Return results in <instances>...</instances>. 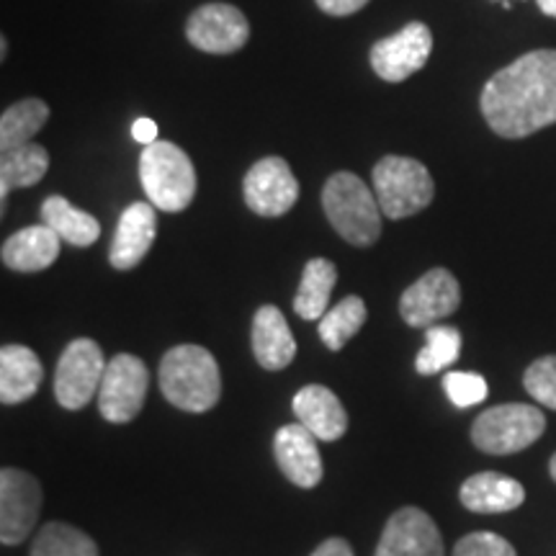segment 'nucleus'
Listing matches in <instances>:
<instances>
[{"label": "nucleus", "instance_id": "1", "mask_svg": "<svg viewBox=\"0 0 556 556\" xmlns=\"http://www.w3.org/2000/svg\"><path fill=\"white\" fill-rule=\"evenodd\" d=\"M479 106L490 129L505 139L552 127L556 124V50L528 52L492 75Z\"/></svg>", "mask_w": 556, "mask_h": 556}, {"label": "nucleus", "instance_id": "2", "mask_svg": "<svg viewBox=\"0 0 556 556\" xmlns=\"http://www.w3.org/2000/svg\"><path fill=\"white\" fill-rule=\"evenodd\" d=\"M160 389L184 413H208L222 397L217 358L201 345H176L160 361Z\"/></svg>", "mask_w": 556, "mask_h": 556}, {"label": "nucleus", "instance_id": "3", "mask_svg": "<svg viewBox=\"0 0 556 556\" xmlns=\"http://www.w3.org/2000/svg\"><path fill=\"white\" fill-rule=\"evenodd\" d=\"M323 208L330 225L345 242L368 248L381 235V206L377 193L353 173L340 170L328 178L323 191Z\"/></svg>", "mask_w": 556, "mask_h": 556}, {"label": "nucleus", "instance_id": "4", "mask_svg": "<svg viewBox=\"0 0 556 556\" xmlns=\"http://www.w3.org/2000/svg\"><path fill=\"white\" fill-rule=\"evenodd\" d=\"M139 180L150 204L160 212H184L197 197L191 157L173 142H152L139 155Z\"/></svg>", "mask_w": 556, "mask_h": 556}, {"label": "nucleus", "instance_id": "5", "mask_svg": "<svg viewBox=\"0 0 556 556\" xmlns=\"http://www.w3.org/2000/svg\"><path fill=\"white\" fill-rule=\"evenodd\" d=\"M374 193L389 219H405L433 201L435 186L422 163L413 157L387 155L374 168Z\"/></svg>", "mask_w": 556, "mask_h": 556}, {"label": "nucleus", "instance_id": "6", "mask_svg": "<svg viewBox=\"0 0 556 556\" xmlns=\"http://www.w3.org/2000/svg\"><path fill=\"white\" fill-rule=\"evenodd\" d=\"M546 430V415L533 405H497L484 409L471 426V443L492 456L518 454L536 443Z\"/></svg>", "mask_w": 556, "mask_h": 556}, {"label": "nucleus", "instance_id": "7", "mask_svg": "<svg viewBox=\"0 0 556 556\" xmlns=\"http://www.w3.org/2000/svg\"><path fill=\"white\" fill-rule=\"evenodd\" d=\"M106 358L101 345L90 338L73 340L58 361L54 374V397L65 409H83L99 394L103 374H106Z\"/></svg>", "mask_w": 556, "mask_h": 556}, {"label": "nucleus", "instance_id": "8", "mask_svg": "<svg viewBox=\"0 0 556 556\" xmlns=\"http://www.w3.org/2000/svg\"><path fill=\"white\" fill-rule=\"evenodd\" d=\"M150 389V371L142 358L119 353L109 361L99 389V409L109 422H131L142 413Z\"/></svg>", "mask_w": 556, "mask_h": 556}, {"label": "nucleus", "instance_id": "9", "mask_svg": "<svg viewBox=\"0 0 556 556\" xmlns=\"http://www.w3.org/2000/svg\"><path fill=\"white\" fill-rule=\"evenodd\" d=\"M41 510V486L29 471H0V541L5 546L24 544L31 536Z\"/></svg>", "mask_w": 556, "mask_h": 556}, {"label": "nucleus", "instance_id": "10", "mask_svg": "<svg viewBox=\"0 0 556 556\" xmlns=\"http://www.w3.org/2000/svg\"><path fill=\"white\" fill-rule=\"evenodd\" d=\"M462 304L456 276L446 268H433L420 276L400 299V315L409 328H430L454 315Z\"/></svg>", "mask_w": 556, "mask_h": 556}, {"label": "nucleus", "instance_id": "11", "mask_svg": "<svg viewBox=\"0 0 556 556\" xmlns=\"http://www.w3.org/2000/svg\"><path fill=\"white\" fill-rule=\"evenodd\" d=\"M242 197L258 217H281L299 199V180L283 157H263L242 180Z\"/></svg>", "mask_w": 556, "mask_h": 556}, {"label": "nucleus", "instance_id": "12", "mask_svg": "<svg viewBox=\"0 0 556 556\" xmlns=\"http://www.w3.org/2000/svg\"><path fill=\"white\" fill-rule=\"evenodd\" d=\"M430 50H433V34L426 24L413 21L405 29L371 47V67L381 80L402 83L426 67Z\"/></svg>", "mask_w": 556, "mask_h": 556}, {"label": "nucleus", "instance_id": "13", "mask_svg": "<svg viewBox=\"0 0 556 556\" xmlns=\"http://www.w3.org/2000/svg\"><path fill=\"white\" fill-rule=\"evenodd\" d=\"M186 37L197 50L232 54L248 45L250 24L245 13L229 3H206L191 13Z\"/></svg>", "mask_w": 556, "mask_h": 556}, {"label": "nucleus", "instance_id": "14", "mask_svg": "<svg viewBox=\"0 0 556 556\" xmlns=\"http://www.w3.org/2000/svg\"><path fill=\"white\" fill-rule=\"evenodd\" d=\"M374 556H446L435 520L420 507H402L387 520Z\"/></svg>", "mask_w": 556, "mask_h": 556}, {"label": "nucleus", "instance_id": "15", "mask_svg": "<svg viewBox=\"0 0 556 556\" xmlns=\"http://www.w3.org/2000/svg\"><path fill=\"white\" fill-rule=\"evenodd\" d=\"M276 464L291 484L312 490L323 482V456H319L317 438L302 422L283 426L274 438Z\"/></svg>", "mask_w": 556, "mask_h": 556}, {"label": "nucleus", "instance_id": "16", "mask_svg": "<svg viewBox=\"0 0 556 556\" xmlns=\"http://www.w3.org/2000/svg\"><path fill=\"white\" fill-rule=\"evenodd\" d=\"M157 238V217L155 206L135 201L122 212L119 225H116L114 240L109 248V261L116 270H131L142 263L150 253L152 242Z\"/></svg>", "mask_w": 556, "mask_h": 556}, {"label": "nucleus", "instance_id": "17", "mask_svg": "<svg viewBox=\"0 0 556 556\" xmlns=\"http://www.w3.org/2000/svg\"><path fill=\"white\" fill-rule=\"evenodd\" d=\"M294 407L296 422H302L317 441H338L345 435L348 430V415L343 402L336 397V392H330L323 384H309L299 389L294 394Z\"/></svg>", "mask_w": 556, "mask_h": 556}, {"label": "nucleus", "instance_id": "18", "mask_svg": "<svg viewBox=\"0 0 556 556\" xmlns=\"http://www.w3.org/2000/svg\"><path fill=\"white\" fill-rule=\"evenodd\" d=\"M60 235L50 225H31L18 229L3 242L0 258L3 266L18 274H37V270L50 268L60 255Z\"/></svg>", "mask_w": 556, "mask_h": 556}, {"label": "nucleus", "instance_id": "19", "mask_svg": "<svg viewBox=\"0 0 556 556\" xmlns=\"http://www.w3.org/2000/svg\"><path fill=\"white\" fill-rule=\"evenodd\" d=\"M462 505L479 516H497L523 505L526 490L518 479L500 475V471H479L462 484Z\"/></svg>", "mask_w": 556, "mask_h": 556}, {"label": "nucleus", "instance_id": "20", "mask_svg": "<svg viewBox=\"0 0 556 556\" xmlns=\"http://www.w3.org/2000/svg\"><path fill=\"white\" fill-rule=\"evenodd\" d=\"M253 356L266 371H281L296 356V343L287 317L274 304H266L253 317Z\"/></svg>", "mask_w": 556, "mask_h": 556}, {"label": "nucleus", "instance_id": "21", "mask_svg": "<svg viewBox=\"0 0 556 556\" xmlns=\"http://www.w3.org/2000/svg\"><path fill=\"white\" fill-rule=\"evenodd\" d=\"M45 366L37 353L26 345L0 348V402L18 405L39 392Z\"/></svg>", "mask_w": 556, "mask_h": 556}, {"label": "nucleus", "instance_id": "22", "mask_svg": "<svg viewBox=\"0 0 556 556\" xmlns=\"http://www.w3.org/2000/svg\"><path fill=\"white\" fill-rule=\"evenodd\" d=\"M41 222L50 225L62 242H70L75 248H88L101 238L99 219L80 212L65 197H50L41 204Z\"/></svg>", "mask_w": 556, "mask_h": 556}, {"label": "nucleus", "instance_id": "23", "mask_svg": "<svg viewBox=\"0 0 556 556\" xmlns=\"http://www.w3.org/2000/svg\"><path fill=\"white\" fill-rule=\"evenodd\" d=\"M338 283V268L328 258H312L304 266L302 283L294 296V309L302 319H323L328 312L330 294Z\"/></svg>", "mask_w": 556, "mask_h": 556}, {"label": "nucleus", "instance_id": "24", "mask_svg": "<svg viewBox=\"0 0 556 556\" xmlns=\"http://www.w3.org/2000/svg\"><path fill=\"white\" fill-rule=\"evenodd\" d=\"M50 168V155L39 144H24V148L3 152L0 157V201H9L13 189H29L45 178Z\"/></svg>", "mask_w": 556, "mask_h": 556}, {"label": "nucleus", "instance_id": "25", "mask_svg": "<svg viewBox=\"0 0 556 556\" xmlns=\"http://www.w3.org/2000/svg\"><path fill=\"white\" fill-rule=\"evenodd\" d=\"M47 119H50V106L41 99H24L13 103L0 116V150L9 152L29 144Z\"/></svg>", "mask_w": 556, "mask_h": 556}, {"label": "nucleus", "instance_id": "26", "mask_svg": "<svg viewBox=\"0 0 556 556\" xmlns=\"http://www.w3.org/2000/svg\"><path fill=\"white\" fill-rule=\"evenodd\" d=\"M462 356V332L451 325H430L426 328V348L417 353L415 368L420 377H433L443 368L454 366Z\"/></svg>", "mask_w": 556, "mask_h": 556}, {"label": "nucleus", "instance_id": "27", "mask_svg": "<svg viewBox=\"0 0 556 556\" xmlns=\"http://www.w3.org/2000/svg\"><path fill=\"white\" fill-rule=\"evenodd\" d=\"M29 556H99V546L80 528L54 520L37 533Z\"/></svg>", "mask_w": 556, "mask_h": 556}, {"label": "nucleus", "instance_id": "28", "mask_svg": "<svg viewBox=\"0 0 556 556\" xmlns=\"http://www.w3.org/2000/svg\"><path fill=\"white\" fill-rule=\"evenodd\" d=\"M366 323V304L361 296H345L336 307L325 312L319 319V340L330 348V351H340L348 340L364 328Z\"/></svg>", "mask_w": 556, "mask_h": 556}, {"label": "nucleus", "instance_id": "29", "mask_svg": "<svg viewBox=\"0 0 556 556\" xmlns=\"http://www.w3.org/2000/svg\"><path fill=\"white\" fill-rule=\"evenodd\" d=\"M523 387L539 405L556 409V356L533 361L523 374Z\"/></svg>", "mask_w": 556, "mask_h": 556}, {"label": "nucleus", "instance_id": "30", "mask_svg": "<svg viewBox=\"0 0 556 556\" xmlns=\"http://www.w3.org/2000/svg\"><path fill=\"white\" fill-rule=\"evenodd\" d=\"M443 389H446V397L451 400V405L456 407H475L479 402H484L486 394H490L486 379L471 371H448L446 377H443Z\"/></svg>", "mask_w": 556, "mask_h": 556}, {"label": "nucleus", "instance_id": "31", "mask_svg": "<svg viewBox=\"0 0 556 556\" xmlns=\"http://www.w3.org/2000/svg\"><path fill=\"white\" fill-rule=\"evenodd\" d=\"M454 556H518L513 544L497 533L477 531L454 546Z\"/></svg>", "mask_w": 556, "mask_h": 556}, {"label": "nucleus", "instance_id": "32", "mask_svg": "<svg viewBox=\"0 0 556 556\" xmlns=\"http://www.w3.org/2000/svg\"><path fill=\"white\" fill-rule=\"evenodd\" d=\"M368 0H317L319 11H325L328 16H336V18H343V16H353V13H358Z\"/></svg>", "mask_w": 556, "mask_h": 556}, {"label": "nucleus", "instance_id": "33", "mask_svg": "<svg viewBox=\"0 0 556 556\" xmlns=\"http://www.w3.org/2000/svg\"><path fill=\"white\" fill-rule=\"evenodd\" d=\"M131 137L148 148V144L157 142V124L148 119V116H142V119H137L135 124H131Z\"/></svg>", "mask_w": 556, "mask_h": 556}, {"label": "nucleus", "instance_id": "34", "mask_svg": "<svg viewBox=\"0 0 556 556\" xmlns=\"http://www.w3.org/2000/svg\"><path fill=\"white\" fill-rule=\"evenodd\" d=\"M312 556H353V548L345 539L336 536V539L323 541V544H319L315 552H312Z\"/></svg>", "mask_w": 556, "mask_h": 556}, {"label": "nucleus", "instance_id": "35", "mask_svg": "<svg viewBox=\"0 0 556 556\" xmlns=\"http://www.w3.org/2000/svg\"><path fill=\"white\" fill-rule=\"evenodd\" d=\"M536 3H539V9L546 13V16L556 18V0H536Z\"/></svg>", "mask_w": 556, "mask_h": 556}, {"label": "nucleus", "instance_id": "36", "mask_svg": "<svg viewBox=\"0 0 556 556\" xmlns=\"http://www.w3.org/2000/svg\"><path fill=\"white\" fill-rule=\"evenodd\" d=\"M548 475H552V479L556 482V454L552 456V462H548Z\"/></svg>", "mask_w": 556, "mask_h": 556}, {"label": "nucleus", "instance_id": "37", "mask_svg": "<svg viewBox=\"0 0 556 556\" xmlns=\"http://www.w3.org/2000/svg\"><path fill=\"white\" fill-rule=\"evenodd\" d=\"M5 52H9V41H0V54H3V58H5Z\"/></svg>", "mask_w": 556, "mask_h": 556}, {"label": "nucleus", "instance_id": "38", "mask_svg": "<svg viewBox=\"0 0 556 556\" xmlns=\"http://www.w3.org/2000/svg\"><path fill=\"white\" fill-rule=\"evenodd\" d=\"M495 3H503V5H510V0H495Z\"/></svg>", "mask_w": 556, "mask_h": 556}]
</instances>
